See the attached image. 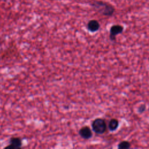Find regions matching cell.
<instances>
[{"label": "cell", "mask_w": 149, "mask_h": 149, "mask_svg": "<svg viewBox=\"0 0 149 149\" xmlns=\"http://www.w3.org/2000/svg\"><path fill=\"white\" fill-rule=\"evenodd\" d=\"M91 127L93 130L97 134H103L107 130V124L105 121L101 118L94 119L92 123Z\"/></svg>", "instance_id": "2"}, {"label": "cell", "mask_w": 149, "mask_h": 149, "mask_svg": "<svg viewBox=\"0 0 149 149\" xmlns=\"http://www.w3.org/2000/svg\"><path fill=\"white\" fill-rule=\"evenodd\" d=\"M92 6L97 9L100 13L106 16H111L115 12L114 7L107 2L95 1L92 3Z\"/></svg>", "instance_id": "1"}, {"label": "cell", "mask_w": 149, "mask_h": 149, "mask_svg": "<svg viewBox=\"0 0 149 149\" xmlns=\"http://www.w3.org/2000/svg\"><path fill=\"white\" fill-rule=\"evenodd\" d=\"M87 29L92 32H95L97 31H98L100 27V24L99 23V22L96 20H90L87 25Z\"/></svg>", "instance_id": "6"}, {"label": "cell", "mask_w": 149, "mask_h": 149, "mask_svg": "<svg viewBox=\"0 0 149 149\" xmlns=\"http://www.w3.org/2000/svg\"><path fill=\"white\" fill-rule=\"evenodd\" d=\"M22 140L16 137H12L9 139V144L5 147L7 149H19L22 147Z\"/></svg>", "instance_id": "4"}, {"label": "cell", "mask_w": 149, "mask_h": 149, "mask_svg": "<svg viewBox=\"0 0 149 149\" xmlns=\"http://www.w3.org/2000/svg\"><path fill=\"white\" fill-rule=\"evenodd\" d=\"M119 126V122L116 119H112L108 123V128L111 131H115Z\"/></svg>", "instance_id": "7"}, {"label": "cell", "mask_w": 149, "mask_h": 149, "mask_svg": "<svg viewBox=\"0 0 149 149\" xmlns=\"http://www.w3.org/2000/svg\"><path fill=\"white\" fill-rule=\"evenodd\" d=\"M123 27L120 24H115L113 25L110 29V34L109 38L112 41H115L116 40V36L120 33H122L123 31Z\"/></svg>", "instance_id": "3"}, {"label": "cell", "mask_w": 149, "mask_h": 149, "mask_svg": "<svg viewBox=\"0 0 149 149\" xmlns=\"http://www.w3.org/2000/svg\"><path fill=\"white\" fill-rule=\"evenodd\" d=\"M79 134L81 137L84 139H89L93 136V133L91 130L88 126H85L80 128L79 131Z\"/></svg>", "instance_id": "5"}, {"label": "cell", "mask_w": 149, "mask_h": 149, "mask_svg": "<svg viewBox=\"0 0 149 149\" xmlns=\"http://www.w3.org/2000/svg\"><path fill=\"white\" fill-rule=\"evenodd\" d=\"M131 146L130 143L127 141H122L118 145V148L119 149H127Z\"/></svg>", "instance_id": "8"}, {"label": "cell", "mask_w": 149, "mask_h": 149, "mask_svg": "<svg viewBox=\"0 0 149 149\" xmlns=\"http://www.w3.org/2000/svg\"><path fill=\"white\" fill-rule=\"evenodd\" d=\"M146 109V105L144 104H141L138 108V112L140 113L143 112Z\"/></svg>", "instance_id": "9"}]
</instances>
